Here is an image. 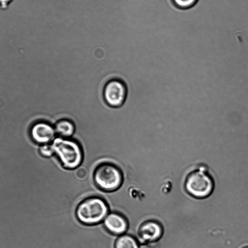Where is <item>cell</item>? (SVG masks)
<instances>
[{
    "label": "cell",
    "mask_w": 248,
    "mask_h": 248,
    "mask_svg": "<svg viewBox=\"0 0 248 248\" xmlns=\"http://www.w3.org/2000/svg\"><path fill=\"white\" fill-rule=\"evenodd\" d=\"M107 230L115 235H122L127 230L128 223L126 219L119 213L113 212L108 214L104 220Z\"/></svg>",
    "instance_id": "cell-8"
},
{
    "label": "cell",
    "mask_w": 248,
    "mask_h": 248,
    "mask_svg": "<svg viewBox=\"0 0 248 248\" xmlns=\"http://www.w3.org/2000/svg\"><path fill=\"white\" fill-rule=\"evenodd\" d=\"M54 127L57 136L64 139H72L76 132L75 124L67 119L59 120Z\"/></svg>",
    "instance_id": "cell-9"
},
{
    "label": "cell",
    "mask_w": 248,
    "mask_h": 248,
    "mask_svg": "<svg viewBox=\"0 0 248 248\" xmlns=\"http://www.w3.org/2000/svg\"><path fill=\"white\" fill-rule=\"evenodd\" d=\"M108 207L105 201L92 197L79 203L76 210L78 220L86 225H94L104 220L108 215Z\"/></svg>",
    "instance_id": "cell-2"
},
{
    "label": "cell",
    "mask_w": 248,
    "mask_h": 248,
    "mask_svg": "<svg viewBox=\"0 0 248 248\" xmlns=\"http://www.w3.org/2000/svg\"><path fill=\"white\" fill-rule=\"evenodd\" d=\"M75 176L76 178L79 180L82 181L85 180L88 176L87 169L84 166L78 167L75 170Z\"/></svg>",
    "instance_id": "cell-13"
},
{
    "label": "cell",
    "mask_w": 248,
    "mask_h": 248,
    "mask_svg": "<svg viewBox=\"0 0 248 248\" xmlns=\"http://www.w3.org/2000/svg\"><path fill=\"white\" fill-rule=\"evenodd\" d=\"M198 0H171L174 5L181 9H187L192 7Z\"/></svg>",
    "instance_id": "cell-12"
},
{
    "label": "cell",
    "mask_w": 248,
    "mask_h": 248,
    "mask_svg": "<svg viewBox=\"0 0 248 248\" xmlns=\"http://www.w3.org/2000/svg\"><path fill=\"white\" fill-rule=\"evenodd\" d=\"M10 0H0V2L1 4H6Z\"/></svg>",
    "instance_id": "cell-14"
},
{
    "label": "cell",
    "mask_w": 248,
    "mask_h": 248,
    "mask_svg": "<svg viewBox=\"0 0 248 248\" xmlns=\"http://www.w3.org/2000/svg\"><path fill=\"white\" fill-rule=\"evenodd\" d=\"M38 151L40 155L45 158H50L55 155L54 151L51 143L40 145Z\"/></svg>",
    "instance_id": "cell-11"
},
{
    "label": "cell",
    "mask_w": 248,
    "mask_h": 248,
    "mask_svg": "<svg viewBox=\"0 0 248 248\" xmlns=\"http://www.w3.org/2000/svg\"><path fill=\"white\" fill-rule=\"evenodd\" d=\"M94 181L98 188L105 191H113L121 186L123 175L115 165L104 163L98 165L93 174Z\"/></svg>",
    "instance_id": "cell-4"
},
{
    "label": "cell",
    "mask_w": 248,
    "mask_h": 248,
    "mask_svg": "<svg viewBox=\"0 0 248 248\" xmlns=\"http://www.w3.org/2000/svg\"><path fill=\"white\" fill-rule=\"evenodd\" d=\"M242 248H248V246L244 247Z\"/></svg>",
    "instance_id": "cell-15"
},
{
    "label": "cell",
    "mask_w": 248,
    "mask_h": 248,
    "mask_svg": "<svg viewBox=\"0 0 248 248\" xmlns=\"http://www.w3.org/2000/svg\"><path fill=\"white\" fill-rule=\"evenodd\" d=\"M30 135L32 140L39 145L51 143L57 137L54 126L43 121L32 125Z\"/></svg>",
    "instance_id": "cell-6"
},
{
    "label": "cell",
    "mask_w": 248,
    "mask_h": 248,
    "mask_svg": "<svg viewBox=\"0 0 248 248\" xmlns=\"http://www.w3.org/2000/svg\"><path fill=\"white\" fill-rule=\"evenodd\" d=\"M51 144L55 155L64 168L74 169L79 166L83 160V152L77 141L57 136Z\"/></svg>",
    "instance_id": "cell-1"
},
{
    "label": "cell",
    "mask_w": 248,
    "mask_h": 248,
    "mask_svg": "<svg viewBox=\"0 0 248 248\" xmlns=\"http://www.w3.org/2000/svg\"><path fill=\"white\" fill-rule=\"evenodd\" d=\"M115 248H139L137 241L133 236L124 234L116 240Z\"/></svg>",
    "instance_id": "cell-10"
},
{
    "label": "cell",
    "mask_w": 248,
    "mask_h": 248,
    "mask_svg": "<svg viewBox=\"0 0 248 248\" xmlns=\"http://www.w3.org/2000/svg\"><path fill=\"white\" fill-rule=\"evenodd\" d=\"M163 232L162 226L159 222L149 220L141 224L138 230V236L141 242L151 243L158 240Z\"/></svg>",
    "instance_id": "cell-7"
},
{
    "label": "cell",
    "mask_w": 248,
    "mask_h": 248,
    "mask_svg": "<svg viewBox=\"0 0 248 248\" xmlns=\"http://www.w3.org/2000/svg\"><path fill=\"white\" fill-rule=\"evenodd\" d=\"M111 13H110V14H111ZM110 14H109V15H110ZM107 18L106 19V20H105L104 21H105L107 20Z\"/></svg>",
    "instance_id": "cell-17"
},
{
    "label": "cell",
    "mask_w": 248,
    "mask_h": 248,
    "mask_svg": "<svg viewBox=\"0 0 248 248\" xmlns=\"http://www.w3.org/2000/svg\"><path fill=\"white\" fill-rule=\"evenodd\" d=\"M104 20H105V19H104ZM104 20H103V21H104ZM101 24H100V25H101ZM99 27H98V28H99ZM98 28H97V29H98Z\"/></svg>",
    "instance_id": "cell-16"
},
{
    "label": "cell",
    "mask_w": 248,
    "mask_h": 248,
    "mask_svg": "<svg viewBox=\"0 0 248 248\" xmlns=\"http://www.w3.org/2000/svg\"><path fill=\"white\" fill-rule=\"evenodd\" d=\"M127 95L126 84L122 80L113 78L105 84L103 97L106 103L112 108H119L124 103Z\"/></svg>",
    "instance_id": "cell-5"
},
{
    "label": "cell",
    "mask_w": 248,
    "mask_h": 248,
    "mask_svg": "<svg viewBox=\"0 0 248 248\" xmlns=\"http://www.w3.org/2000/svg\"><path fill=\"white\" fill-rule=\"evenodd\" d=\"M214 188L212 177L203 169L192 170L185 179V190L189 195L197 199L207 197L212 193Z\"/></svg>",
    "instance_id": "cell-3"
}]
</instances>
